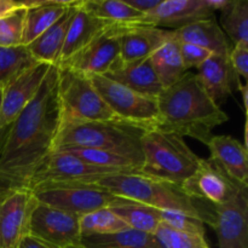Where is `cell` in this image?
<instances>
[{
	"mask_svg": "<svg viewBox=\"0 0 248 248\" xmlns=\"http://www.w3.org/2000/svg\"><path fill=\"white\" fill-rule=\"evenodd\" d=\"M174 38V31L152 26H124L119 34L120 61L124 63L148 60L157 48Z\"/></svg>",
	"mask_w": 248,
	"mask_h": 248,
	"instance_id": "e0dca14e",
	"label": "cell"
},
{
	"mask_svg": "<svg viewBox=\"0 0 248 248\" xmlns=\"http://www.w3.org/2000/svg\"><path fill=\"white\" fill-rule=\"evenodd\" d=\"M154 235L162 248H210L205 236L186 234L164 223H160Z\"/></svg>",
	"mask_w": 248,
	"mask_h": 248,
	"instance_id": "836d02e7",
	"label": "cell"
},
{
	"mask_svg": "<svg viewBox=\"0 0 248 248\" xmlns=\"http://www.w3.org/2000/svg\"><path fill=\"white\" fill-rule=\"evenodd\" d=\"M57 152V150H56ZM60 152L68 153L92 166L101 169L114 170L123 174H140L142 161L132 159L130 156L106 152L99 149H86V148H65Z\"/></svg>",
	"mask_w": 248,
	"mask_h": 248,
	"instance_id": "4316f807",
	"label": "cell"
},
{
	"mask_svg": "<svg viewBox=\"0 0 248 248\" xmlns=\"http://www.w3.org/2000/svg\"><path fill=\"white\" fill-rule=\"evenodd\" d=\"M174 36L179 43L193 44L218 55H229L232 50L224 31L215 17L177 29Z\"/></svg>",
	"mask_w": 248,
	"mask_h": 248,
	"instance_id": "cb8c5ba5",
	"label": "cell"
},
{
	"mask_svg": "<svg viewBox=\"0 0 248 248\" xmlns=\"http://www.w3.org/2000/svg\"><path fill=\"white\" fill-rule=\"evenodd\" d=\"M199 82L216 106L220 107L234 90H239V75L229 62V55L213 53L198 68Z\"/></svg>",
	"mask_w": 248,
	"mask_h": 248,
	"instance_id": "ac0fdd59",
	"label": "cell"
},
{
	"mask_svg": "<svg viewBox=\"0 0 248 248\" xmlns=\"http://www.w3.org/2000/svg\"><path fill=\"white\" fill-rule=\"evenodd\" d=\"M242 188L211 159H201L196 171L182 184V189L194 201L207 206H219L232 200Z\"/></svg>",
	"mask_w": 248,
	"mask_h": 248,
	"instance_id": "7c38bea8",
	"label": "cell"
},
{
	"mask_svg": "<svg viewBox=\"0 0 248 248\" xmlns=\"http://www.w3.org/2000/svg\"><path fill=\"white\" fill-rule=\"evenodd\" d=\"M26 11V7H21L0 18V47L12 48L23 46Z\"/></svg>",
	"mask_w": 248,
	"mask_h": 248,
	"instance_id": "d6a6232c",
	"label": "cell"
},
{
	"mask_svg": "<svg viewBox=\"0 0 248 248\" xmlns=\"http://www.w3.org/2000/svg\"><path fill=\"white\" fill-rule=\"evenodd\" d=\"M72 1L57 0H24L26 18H24L23 46H28L53 23L61 18Z\"/></svg>",
	"mask_w": 248,
	"mask_h": 248,
	"instance_id": "603a6c76",
	"label": "cell"
},
{
	"mask_svg": "<svg viewBox=\"0 0 248 248\" xmlns=\"http://www.w3.org/2000/svg\"><path fill=\"white\" fill-rule=\"evenodd\" d=\"M149 61L164 90L173 86L186 73L182 61L179 41L176 36L157 48L150 56Z\"/></svg>",
	"mask_w": 248,
	"mask_h": 248,
	"instance_id": "d4e9b609",
	"label": "cell"
},
{
	"mask_svg": "<svg viewBox=\"0 0 248 248\" xmlns=\"http://www.w3.org/2000/svg\"><path fill=\"white\" fill-rule=\"evenodd\" d=\"M38 203L29 189L0 190V248H17L28 236Z\"/></svg>",
	"mask_w": 248,
	"mask_h": 248,
	"instance_id": "30bf717a",
	"label": "cell"
},
{
	"mask_svg": "<svg viewBox=\"0 0 248 248\" xmlns=\"http://www.w3.org/2000/svg\"><path fill=\"white\" fill-rule=\"evenodd\" d=\"M220 11L222 31L229 35L232 44H248V0H228Z\"/></svg>",
	"mask_w": 248,
	"mask_h": 248,
	"instance_id": "f546056e",
	"label": "cell"
},
{
	"mask_svg": "<svg viewBox=\"0 0 248 248\" xmlns=\"http://www.w3.org/2000/svg\"><path fill=\"white\" fill-rule=\"evenodd\" d=\"M79 227L81 237L114 234L128 228L110 208H101L80 216Z\"/></svg>",
	"mask_w": 248,
	"mask_h": 248,
	"instance_id": "4dcf8cb0",
	"label": "cell"
},
{
	"mask_svg": "<svg viewBox=\"0 0 248 248\" xmlns=\"http://www.w3.org/2000/svg\"><path fill=\"white\" fill-rule=\"evenodd\" d=\"M114 174H123L114 170L92 166L72 154L53 152L34 173L29 182V190L68 184H94L98 179Z\"/></svg>",
	"mask_w": 248,
	"mask_h": 248,
	"instance_id": "9c48e42d",
	"label": "cell"
},
{
	"mask_svg": "<svg viewBox=\"0 0 248 248\" xmlns=\"http://www.w3.org/2000/svg\"><path fill=\"white\" fill-rule=\"evenodd\" d=\"M57 68L61 125L90 121H120L99 96L89 77L67 68Z\"/></svg>",
	"mask_w": 248,
	"mask_h": 248,
	"instance_id": "8992f818",
	"label": "cell"
},
{
	"mask_svg": "<svg viewBox=\"0 0 248 248\" xmlns=\"http://www.w3.org/2000/svg\"><path fill=\"white\" fill-rule=\"evenodd\" d=\"M61 121L58 68L52 65L36 96L7 131L0 153V190L28 189L31 177L55 152Z\"/></svg>",
	"mask_w": 248,
	"mask_h": 248,
	"instance_id": "6da1fadb",
	"label": "cell"
},
{
	"mask_svg": "<svg viewBox=\"0 0 248 248\" xmlns=\"http://www.w3.org/2000/svg\"><path fill=\"white\" fill-rule=\"evenodd\" d=\"M7 131H9V127H7V128H5V130H0V153H1L2 145H4V143H5V140H6Z\"/></svg>",
	"mask_w": 248,
	"mask_h": 248,
	"instance_id": "b9f144b4",
	"label": "cell"
},
{
	"mask_svg": "<svg viewBox=\"0 0 248 248\" xmlns=\"http://www.w3.org/2000/svg\"><path fill=\"white\" fill-rule=\"evenodd\" d=\"M67 248H86V247H84L81 244H80V245H75V246H70V247H67Z\"/></svg>",
	"mask_w": 248,
	"mask_h": 248,
	"instance_id": "7bdbcfd3",
	"label": "cell"
},
{
	"mask_svg": "<svg viewBox=\"0 0 248 248\" xmlns=\"http://www.w3.org/2000/svg\"><path fill=\"white\" fill-rule=\"evenodd\" d=\"M161 223L178 232L205 236V223L200 217L184 211H160Z\"/></svg>",
	"mask_w": 248,
	"mask_h": 248,
	"instance_id": "e575fe53",
	"label": "cell"
},
{
	"mask_svg": "<svg viewBox=\"0 0 248 248\" xmlns=\"http://www.w3.org/2000/svg\"><path fill=\"white\" fill-rule=\"evenodd\" d=\"M110 26H116V24L101 21V19L94 18L93 16L89 15L82 9L81 0H80L77 11L73 16L72 22H70L58 64L65 62L68 58L75 55L78 51H80L84 46H86L92 39L96 38L99 33L106 31Z\"/></svg>",
	"mask_w": 248,
	"mask_h": 248,
	"instance_id": "7402d4cb",
	"label": "cell"
},
{
	"mask_svg": "<svg viewBox=\"0 0 248 248\" xmlns=\"http://www.w3.org/2000/svg\"><path fill=\"white\" fill-rule=\"evenodd\" d=\"M0 104H1V91H0Z\"/></svg>",
	"mask_w": 248,
	"mask_h": 248,
	"instance_id": "ee69618b",
	"label": "cell"
},
{
	"mask_svg": "<svg viewBox=\"0 0 248 248\" xmlns=\"http://www.w3.org/2000/svg\"><path fill=\"white\" fill-rule=\"evenodd\" d=\"M124 1L137 11L142 12L144 16H147L156 9L161 0H124Z\"/></svg>",
	"mask_w": 248,
	"mask_h": 248,
	"instance_id": "74e56055",
	"label": "cell"
},
{
	"mask_svg": "<svg viewBox=\"0 0 248 248\" xmlns=\"http://www.w3.org/2000/svg\"><path fill=\"white\" fill-rule=\"evenodd\" d=\"M179 48H181L182 61H183L186 72H189V69L191 68L198 69L205 61H207L213 55L211 51L200 47V46L193 45V44L179 43Z\"/></svg>",
	"mask_w": 248,
	"mask_h": 248,
	"instance_id": "d590c367",
	"label": "cell"
},
{
	"mask_svg": "<svg viewBox=\"0 0 248 248\" xmlns=\"http://www.w3.org/2000/svg\"><path fill=\"white\" fill-rule=\"evenodd\" d=\"M81 245L86 248H162L155 235L130 228L114 234L81 237Z\"/></svg>",
	"mask_w": 248,
	"mask_h": 248,
	"instance_id": "83f0119b",
	"label": "cell"
},
{
	"mask_svg": "<svg viewBox=\"0 0 248 248\" xmlns=\"http://www.w3.org/2000/svg\"><path fill=\"white\" fill-rule=\"evenodd\" d=\"M219 248H248V188L219 206H211Z\"/></svg>",
	"mask_w": 248,
	"mask_h": 248,
	"instance_id": "9a60e30c",
	"label": "cell"
},
{
	"mask_svg": "<svg viewBox=\"0 0 248 248\" xmlns=\"http://www.w3.org/2000/svg\"><path fill=\"white\" fill-rule=\"evenodd\" d=\"M80 0H73L68 5L64 14L56 23H53L47 31H44L33 43L26 46L31 57L40 63H47L50 65H57L61 52L64 45L65 36L69 29L70 22L74 16Z\"/></svg>",
	"mask_w": 248,
	"mask_h": 248,
	"instance_id": "44dd1931",
	"label": "cell"
},
{
	"mask_svg": "<svg viewBox=\"0 0 248 248\" xmlns=\"http://www.w3.org/2000/svg\"><path fill=\"white\" fill-rule=\"evenodd\" d=\"M17 248H53V247L48 246V245H46L45 242L35 239V237H33L31 235H28V236H26L23 240H22V242L19 244V246Z\"/></svg>",
	"mask_w": 248,
	"mask_h": 248,
	"instance_id": "ab89813d",
	"label": "cell"
},
{
	"mask_svg": "<svg viewBox=\"0 0 248 248\" xmlns=\"http://www.w3.org/2000/svg\"><path fill=\"white\" fill-rule=\"evenodd\" d=\"M36 63L39 62L31 57L26 46L12 48L0 47V91H2V89L19 73Z\"/></svg>",
	"mask_w": 248,
	"mask_h": 248,
	"instance_id": "1f68e13d",
	"label": "cell"
},
{
	"mask_svg": "<svg viewBox=\"0 0 248 248\" xmlns=\"http://www.w3.org/2000/svg\"><path fill=\"white\" fill-rule=\"evenodd\" d=\"M239 92H241L242 99H244V109L246 110L247 109V96H248V87L246 84H240L239 86Z\"/></svg>",
	"mask_w": 248,
	"mask_h": 248,
	"instance_id": "60d3db41",
	"label": "cell"
},
{
	"mask_svg": "<svg viewBox=\"0 0 248 248\" xmlns=\"http://www.w3.org/2000/svg\"><path fill=\"white\" fill-rule=\"evenodd\" d=\"M140 144L142 176L182 186L200 165L201 157L188 147L183 137L176 133L156 128L148 130L143 135Z\"/></svg>",
	"mask_w": 248,
	"mask_h": 248,
	"instance_id": "5b68a950",
	"label": "cell"
},
{
	"mask_svg": "<svg viewBox=\"0 0 248 248\" xmlns=\"http://www.w3.org/2000/svg\"><path fill=\"white\" fill-rule=\"evenodd\" d=\"M130 229L153 234L161 223L160 210L126 199L124 202L109 207Z\"/></svg>",
	"mask_w": 248,
	"mask_h": 248,
	"instance_id": "f1b7e54d",
	"label": "cell"
},
{
	"mask_svg": "<svg viewBox=\"0 0 248 248\" xmlns=\"http://www.w3.org/2000/svg\"><path fill=\"white\" fill-rule=\"evenodd\" d=\"M124 26H110L86 46L57 67L67 68L85 77L104 75L120 60L119 34Z\"/></svg>",
	"mask_w": 248,
	"mask_h": 248,
	"instance_id": "8fae6325",
	"label": "cell"
},
{
	"mask_svg": "<svg viewBox=\"0 0 248 248\" xmlns=\"http://www.w3.org/2000/svg\"><path fill=\"white\" fill-rule=\"evenodd\" d=\"M210 159L218 165L232 181L248 186L247 147L232 136H212L206 144Z\"/></svg>",
	"mask_w": 248,
	"mask_h": 248,
	"instance_id": "d6986e66",
	"label": "cell"
},
{
	"mask_svg": "<svg viewBox=\"0 0 248 248\" xmlns=\"http://www.w3.org/2000/svg\"><path fill=\"white\" fill-rule=\"evenodd\" d=\"M93 186L119 198L136 201L160 211H184L200 217L203 223L213 224L211 208L200 207L177 184L149 178L142 174H114L98 179Z\"/></svg>",
	"mask_w": 248,
	"mask_h": 248,
	"instance_id": "3957f363",
	"label": "cell"
},
{
	"mask_svg": "<svg viewBox=\"0 0 248 248\" xmlns=\"http://www.w3.org/2000/svg\"><path fill=\"white\" fill-rule=\"evenodd\" d=\"M94 89L107 106L124 123L153 130L159 125L157 98L144 96L108 79L104 75L90 77Z\"/></svg>",
	"mask_w": 248,
	"mask_h": 248,
	"instance_id": "52a82bcc",
	"label": "cell"
},
{
	"mask_svg": "<svg viewBox=\"0 0 248 248\" xmlns=\"http://www.w3.org/2000/svg\"><path fill=\"white\" fill-rule=\"evenodd\" d=\"M21 7H26L23 1H16V0H0V18L6 15L11 14V12L16 11V10L21 9Z\"/></svg>",
	"mask_w": 248,
	"mask_h": 248,
	"instance_id": "f35d334b",
	"label": "cell"
},
{
	"mask_svg": "<svg viewBox=\"0 0 248 248\" xmlns=\"http://www.w3.org/2000/svg\"><path fill=\"white\" fill-rule=\"evenodd\" d=\"M144 128L124 121H90L61 125L55 152L65 148H86L130 156L143 162L142 140Z\"/></svg>",
	"mask_w": 248,
	"mask_h": 248,
	"instance_id": "277c9868",
	"label": "cell"
},
{
	"mask_svg": "<svg viewBox=\"0 0 248 248\" xmlns=\"http://www.w3.org/2000/svg\"><path fill=\"white\" fill-rule=\"evenodd\" d=\"M33 193L39 202L79 217L101 208L113 207L126 200L93 184L45 186L33 190Z\"/></svg>",
	"mask_w": 248,
	"mask_h": 248,
	"instance_id": "ba28073f",
	"label": "cell"
},
{
	"mask_svg": "<svg viewBox=\"0 0 248 248\" xmlns=\"http://www.w3.org/2000/svg\"><path fill=\"white\" fill-rule=\"evenodd\" d=\"M159 125L156 130L190 137L207 144L217 126L229 116L216 106L199 82L196 74L186 72L173 86L157 97Z\"/></svg>",
	"mask_w": 248,
	"mask_h": 248,
	"instance_id": "7a4b0ae2",
	"label": "cell"
},
{
	"mask_svg": "<svg viewBox=\"0 0 248 248\" xmlns=\"http://www.w3.org/2000/svg\"><path fill=\"white\" fill-rule=\"evenodd\" d=\"M215 12L211 0H161L154 11L144 16L140 26L177 31L188 24L213 18Z\"/></svg>",
	"mask_w": 248,
	"mask_h": 248,
	"instance_id": "2e32d148",
	"label": "cell"
},
{
	"mask_svg": "<svg viewBox=\"0 0 248 248\" xmlns=\"http://www.w3.org/2000/svg\"><path fill=\"white\" fill-rule=\"evenodd\" d=\"M104 77L128 87L132 91L155 98H157L164 90L149 58L131 63H124L119 60Z\"/></svg>",
	"mask_w": 248,
	"mask_h": 248,
	"instance_id": "ffe728a7",
	"label": "cell"
},
{
	"mask_svg": "<svg viewBox=\"0 0 248 248\" xmlns=\"http://www.w3.org/2000/svg\"><path fill=\"white\" fill-rule=\"evenodd\" d=\"M81 6L89 15L116 26H140L144 18L124 0H81Z\"/></svg>",
	"mask_w": 248,
	"mask_h": 248,
	"instance_id": "484cf974",
	"label": "cell"
},
{
	"mask_svg": "<svg viewBox=\"0 0 248 248\" xmlns=\"http://www.w3.org/2000/svg\"><path fill=\"white\" fill-rule=\"evenodd\" d=\"M232 68L239 77L248 79V44L235 45L229 53Z\"/></svg>",
	"mask_w": 248,
	"mask_h": 248,
	"instance_id": "8d00e7d4",
	"label": "cell"
},
{
	"mask_svg": "<svg viewBox=\"0 0 248 248\" xmlns=\"http://www.w3.org/2000/svg\"><path fill=\"white\" fill-rule=\"evenodd\" d=\"M79 216L39 202L31 219L29 235L53 248L81 244Z\"/></svg>",
	"mask_w": 248,
	"mask_h": 248,
	"instance_id": "4fadbf2b",
	"label": "cell"
},
{
	"mask_svg": "<svg viewBox=\"0 0 248 248\" xmlns=\"http://www.w3.org/2000/svg\"><path fill=\"white\" fill-rule=\"evenodd\" d=\"M52 65L36 63L15 77L1 91L0 130L10 127L24 108L33 101Z\"/></svg>",
	"mask_w": 248,
	"mask_h": 248,
	"instance_id": "5bb4252c",
	"label": "cell"
}]
</instances>
